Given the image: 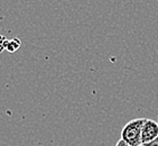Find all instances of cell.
I'll return each instance as SVG.
<instances>
[{"label":"cell","mask_w":158,"mask_h":146,"mask_svg":"<svg viewBox=\"0 0 158 146\" xmlns=\"http://www.w3.org/2000/svg\"><path fill=\"white\" fill-rule=\"evenodd\" d=\"M20 44H21V43H20V41H19L18 38H14V40L8 41V42H7L6 49L8 51V52L14 53V52H16L19 47H20Z\"/></svg>","instance_id":"3957f363"},{"label":"cell","mask_w":158,"mask_h":146,"mask_svg":"<svg viewBox=\"0 0 158 146\" xmlns=\"http://www.w3.org/2000/svg\"><path fill=\"white\" fill-rule=\"evenodd\" d=\"M116 146H130V145H128V144L126 143V142H123V140H122L121 138H120V140H119L118 142H117Z\"/></svg>","instance_id":"5b68a950"},{"label":"cell","mask_w":158,"mask_h":146,"mask_svg":"<svg viewBox=\"0 0 158 146\" xmlns=\"http://www.w3.org/2000/svg\"><path fill=\"white\" fill-rule=\"evenodd\" d=\"M143 146H158V136L156 137L155 140H152L150 143H147V144H145Z\"/></svg>","instance_id":"277c9868"},{"label":"cell","mask_w":158,"mask_h":146,"mask_svg":"<svg viewBox=\"0 0 158 146\" xmlns=\"http://www.w3.org/2000/svg\"><path fill=\"white\" fill-rule=\"evenodd\" d=\"M157 124H158V122H157Z\"/></svg>","instance_id":"52a82bcc"},{"label":"cell","mask_w":158,"mask_h":146,"mask_svg":"<svg viewBox=\"0 0 158 146\" xmlns=\"http://www.w3.org/2000/svg\"><path fill=\"white\" fill-rule=\"evenodd\" d=\"M157 1H158V0H157Z\"/></svg>","instance_id":"ba28073f"},{"label":"cell","mask_w":158,"mask_h":146,"mask_svg":"<svg viewBox=\"0 0 158 146\" xmlns=\"http://www.w3.org/2000/svg\"><path fill=\"white\" fill-rule=\"evenodd\" d=\"M146 118H136L125 125L121 131V140L130 146H141V129Z\"/></svg>","instance_id":"6da1fadb"},{"label":"cell","mask_w":158,"mask_h":146,"mask_svg":"<svg viewBox=\"0 0 158 146\" xmlns=\"http://www.w3.org/2000/svg\"><path fill=\"white\" fill-rule=\"evenodd\" d=\"M158 136V124L152 119L146 118L141 129V144L150 143Z\"/></svg>","instance_id":"7a4b0ae2"},{"label":"cell","mask_w":158,"mask_h":146,"mask_svg":"<svg viewBox=\"0 0 158 146\" xmlns=\"http://www.w3.org/2000/svg\"><path fill=\"white\" fill-rule=\"evenodd\" d=\"M141 146H143V145H141Z\"/></svg>","instance_id":"8992f818"}]
</instances>
